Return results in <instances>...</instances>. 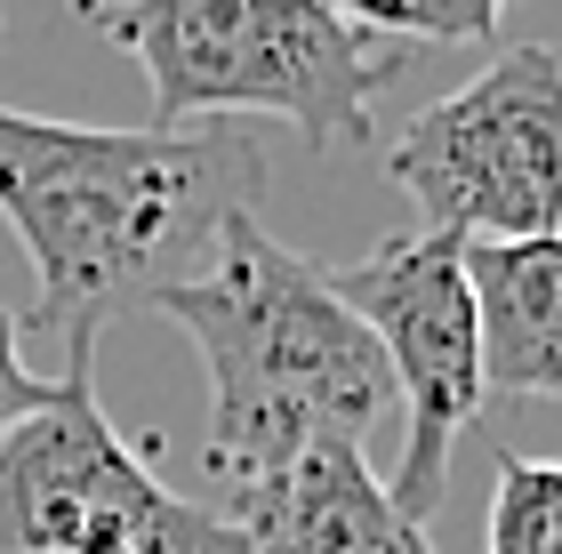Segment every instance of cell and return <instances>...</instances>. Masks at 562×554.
<instances>
[{"label": "cell", "instance_id": "1", "mask_svg": "<svg viewBox=\"0 0 562 554\" xmlns=\"http://www.w3.org/2000/svg\"><path fill=\"white\" fill-rule=\"evenodd\" d=\"M266 145L210 129H89L0 105V217L33 258V321L65 370H97V338L130 306H161L210 265L234 217H258Z\"/></svg>", "mask_w": 562, "mask_h": 554}, {"label": "cell", "instance_id": "2", "mask_svg": "<svg viewBox=\"0 0 562 554\" xmlns=\"http://www.w3.org/2000/svg\"><path fill=\"white\" fill-rule=\"evenodd\" d=\"M210 370V483L225 507L266 490L314 442H362L394 402V377L362 314L329 290V265L234 217L193 282L161 297ZM217 507V515H225Z\"/></svg>", "mask_w": 562, "mask_h": 554}, {"label": "cell", "instance_id": "3", "mask_svg": "<svg viewBox=\"0 0 562 554\" xmlns=\"http://www.w3.org/2000/svg\"><path fill=\"white\" fill-rule=\"evenodd\" d=\"M153 89V129L281 113L305 145H362L370 105L402 81L411 48L322 0H130L89 9Z\"/></svg>", "mask_w": 562, "mask_h": 554}, {"label": "cell", "instance_id": "4", "mask_svg": "<svg viewBox=\"0 0 562 554\" xmlns=\"http://www.w3.org/2000/svg\"><path fill=\"white\" fill-rule=\"evenodd\" d=\"M418 234L547 241L562 234V57L547 41L498 48L474 81L411 113L386 145Z\"/></svg>", "mask_w": 562, "mask_h": 554}, {"label": "cell", "instance_id": "5", "mask_svg": "<svg viewBox=\"0 0 562 554\" xmlns=\"http://www.w3.org/2000/svg\"><path fill=\"white\" fill-rule=\"evenodd\" d=\"M0 546L9 554H249L217 507L177 498L97 402V370L0 434Z\"/></svg>", "mask_w": 562, "mask_h": 554}, {"label": "cell", "instance_id": "6", "mask_svg": "<svg viewBox=\"0 0 562 554\" xmlns=\"http://www.w3.org/2000/svg\"><path fill=\"white\" fill-rule=\"evenodd\" d=\"M329 290L362 314L378 338L402 402V466H394V507L426 522L450 490V450L482 418V330H474V290H467V241L458 234H386L370 258L329 265Z\"/></svg>", "mask_w": 562, "mask_h": 554}, {"label": "cell", "instance_id": "7", "mask_svg": "<svg viewBox=\"0 0 562 554\" xmlns=\"http://www.w3.org/2000/svg\"><path fill=\"white\" fill-rule=\"evenodd\" d=\"M225 522L249 539V554H434L426 522L394 507L362 442H314L266 490L225 507Z\"/></svg>", "mask_w": 562, "mask_h": 554}, {"label": "cell", "instance_id": "8", "mask_svg": "<svg viewBox=\"0 0 562 554\" xmlns=\"http://www.w3.org/2000/svg\"><path fill=\"white\" fill-rule=\"evenodd\" d=\"M467 290L482 330V386L515 402H562V234L467 241Z\"/></svg>", "mask_w": 562, "mask_h": 554}, {"label": "cell", "instance_id": "9", "mask_svg": "<svg viewBox=\"0 0 562 554\" xmlns=\"http://www.w3.org/2000/svg\"><path fill=\"white\" fill-rule=\"evenodd\" d=\"M482 554H562V459L498 450Z\"/></svg>", "mask_w": 562, "mask_h": 554}, {"label": "cell", "instance_id": "10", "mask_svg": "<svg viewBox=\"0 0 562 554\" xmlns=\"http://www.w3.org/2000/svg\"><path fill=\"white\" fill-rule=\"evenodd\" d=\"M346 16L353 24H370V33H386V41H498V0H346Z\"/></svg>", "mask_w": 562, "mask_h": 554}, {"label": "cell", "instance_id": "11", "mask_svg": "<svg viewBox=\"0 0 562 554\" xmlns=\"http://www.w3.org/2000/svg\"><path fill=\"white\" fill-rule=\"evenodd\" d=\"M16 330H24V321H16L9 306H0V434H9V426H24L48 394H57V377H33V370H24Z\"/></svg>", "mask_w": 562, "mask_h": 554}, {"label": "cell", "instance_id": "12", "mask_svg": "<svg viewBox=\"0 0 562 554\" xmlns=\"http://www.w3.org/2000/svg\"><path fill=\"white\" fill-rule=\"evenodd\" d=\"M0 41H9V16H0Z\"/></svg>", "mask_w": 562, "mask_h": 554}]
</instances>
